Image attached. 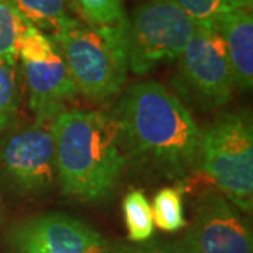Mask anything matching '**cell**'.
<instances>
[{
  "label": "cell",
  "instance_id": "19",
  "mask_svg": "<svg viewBox=\"0 0 253 253\" xmlns=\"http://www.w3.org/2000/svg\"><path fill=\"white\" fill-rule=\"evenodd\" d=\"M134 253H190L189 251H184L179 246L174 245H159L152 248H144L141 251H135Z\"/></svg>",
  "mask_w": 253,
  "mask_h": 253
},
{
  "label": "cell",
  "instance_id": "14",
  "mask_svg": "<svg viewBox=\"0 0 253 253\" xmlns=\"http://www.w3.org/2000/svg\"><path fill=\"white\" fill-rule=\"evenodd\" d=\"M154 225L165 232H176L186 225L181 191L176 187L161 189L151 206Z\"/></svg>",
  "mask_w": 253,
  "mask_h": 253
},
{
  "label": "cell",
  "instance_id": "7",
  "mask_svg": "<svg viewBox=\"0 0 253 253\" xmlns=\"http://www.w3.org/2000/svg\"><path fill=\"white\" fill-rule=\"evenodd\" d=\"M17 59L36 121H54L78 96L68 66L54 38L28 26L18 40Z\"/></svg>",
  "mask_w": 253,
  "mask_h": 253
},
{
  "label": "cell",
  "instance_id": "20",
  "mask_svg": "<svg viewBox=\"0 0 253 253\" xmlns=\"http://www.w3.org/2000/svg\"><path fill=\"white\" fill-rule=\"evenodd\" d=\"M228 4L232 9H244L252 11L253 0H228Z\"/></svg>",
  "mask_w": 253,
  "mask_h": 253
},
{
  "label": "cell",
  "instance_id": "8",
  "mask_svg": "<svg viewBox=\"0 0 253 253\" xmlns=\"http://www.w3.org/2000/svg\"><path fill=\"white\" fill-rule=\"evenodd\" d=\"M54 121H36L9 135L0 145V166L14 189L41 194L56 180Z\"/></svg>",
  "mask_w": 253,
  "mask_h": 253
},
{
  "label": "cell",
  "instance_id": "1",
  "mask_svg": "<svg viewBox=\"0 0 253 253\" xmlns=\"http://www.w3.org/2000/svg\"><path fill=\"white\" fill-rule=\"evenodd\" d=\"M126 148L172 176L199 166L203 131L177 96L158 82H141L123 94L113 113Z\"/></svg>",
  "mask_w": 253,
  "mask_h": 253
},
{
  "label": "cell",
  "instance_id": "13",
  "mask_svg": "<svg viewBox=\"0 0 253 253\" xmlns=\"http://www.w3.org/2000/svg\"><path fill=\"white\" fill-rule=\"evenodd\" d=\"M123 212L131 241L144 242L154 234L151 204L141 190H132L123 200Z\"/></svg>",
  "mask_w": 253,
  "mask_h": 253
},
{
  "label": "cell",
  "instance_id": "9",
  "mask_svg": "<svg viewBox=\"0 0 253 253\" xmlns=\"http://www.w3.org/2000/svg\"><path fill=\"white\" fill-rule=\"evenodd\" d=\"M13 253H109L107 241L89 224L65 214H42L11 226Z\"/></svg>",
  "mask_w": 253,
  "mask_h": 253
},
{
  "label": "cell",
  "instance_id": "10",
  "mask_svg": "<svg viewBox=\"0 0 253 253\" xmlns=\"http://www.w3.org/2000/svg\"><path fill=\"white\" fill-rule=\"evenodd\" d=\"M190 253H253L251 228L224 194L208 193L197 204Z\"/></svg>",
  "mask_w": 253,
  "mask_h": 253
},
{
  "label": "cell",
  "instance_id": "6",
  "mask_svg": "<svg viewBox=\"0 0 253 253\" xmlns=\"http://www.w3.org/2000/svg\"><path fill=\"white\" fill-rule=\"evenodd\" d=\"M196 24L173 0H148L128 18V65L145 75L179 59Z\"/></svg>",
  "mask_w": 253,
  "mask_h": 253
},
{
  "label": "cell",
  "instance_id": "2",
  "mask_svg": "<svg viewBox=\"0 0 253 253\" xmlns=\"http://www.w3.org/2000/svg\"><path fill=\"white\" fill-rule=\"evenodd\" d=\"M52 134L63 193L84 201L107 197L126 161L116 116L101 110H65L54 120Z\"/></svg>",
  "mask_w": 253,
  "mask_h": 253
},
{
  "label": "cell",
  "instance_id": "5",
  "mask_svg": "<svg viewBox=\"0 0 253 253\" xmlns=\"http://www.w3.org/2000/svg\"><path fill=\"white\" fill-rule=\"evenodd\" d=\"M174 86L203 110H218L232 99L236 83L224 38L212 26H196L179 56Z\"/></svg>",
  "mask_w": 253,
  "mask_h": 253
},
{
  "label": "cell",
  "instance_id": "18",
  "mask_svg": "<svg viewBox=\"0 0 253 253\" xmlns=\"http://www.w3.org/2000/svg\"><path fill=\"white\" fill-rule=\"evenodd\" d=\"M196 26H212L221 14L232 9L228 0H173Z\"/></svg>",
  "mask_w": 253,
  "mask_h": 253
},
{
  "label": "cell",
  "instance_id": "17",
  "mask_svg": "<svg viewBox=\"0 0 253 253\" xmlns=\"http://www.w3.org/2000/svg\"><path fill=\"white\" fill-rule=\"evenodd\" d=\"M24 27L11 0H0V58L17 61L18 40Z\"/></svg>",
  "mask_w": 253,
  "mask_h": 253
},
{
  "label": "cell",
  "instance_id": "3",
  "mask_svg": "<svg viewBox=\"0 0 253 253\" xmlns=\"http://www.w3.org/2000/svg\"><path fill=\"white\" fill-rule=\"evenodd\" d=\"M78 93L93 101L118 94L126 79L128 18L93 26L69 18L54 36Z\"/></svg>",
  "mask_w": 253,
  "mask_h": 253
},
{
  "label": "cell",
  "instance_id": "15",
  "mask_svg": "<svg viewBox=\"0 0 253 253\" xmlns=\"http://www.w3.org/2000/svg\"><path fill=\"white\" fill-rule=\"evenodd\" d=\"M20 101L17 61L0 58V132L16 118Z\"/></svg>",
  "mask_w": 253,
  "mask_h": 253
},
{
  "label": "cell",
  "instance_id": "16",
  "mask_svg": "<svg viewBox=\"0 0 253 253\" xmlns=\"http://www.w3.org/2000/svg\"><path fill=\"white\" fill-rule=\"evenodd\" d=\"M83 20L93 26L116 24L126 18L124 0H66Z\"/></svg>",
  "mask_w": 253,
  "mask_h": 253
},
{
  "label": "cell",
  "instance_id": "12",
  "mask_svg": "<svg viewBox=\"0 0 253 253\" xmlns=\"http://www.w3.org/2000/svg\"><path fill=\"white\" fill-rule=\"evenodd\" d=\"M23 21L49 36L62 27L71 18L66 11V0H11Z\"/></svg>",
  "mask_w": 253,
  "mask_h": 253
},
{
  "label": "cell",
  "instance_id": "4",
  "mask_svg": "<svg viewBox=\"0 0 253 253\" xmlns=\"http://www.w3.org/2000/svg\"><path fill=\"white\" fill-rule=\"evenodd\" d=\"M199 166L238 210L252 211L253 126L248 113H226L203 132Z\"/></svg>",
  "mask_w": 253,
  "mask_h": 253
},
{
  "label": "cell",
  "instance_id": "11",
  "mask_svg": "<svg viewBox=\"0 0 253 253\" xmlns=\"http://www.w3.org/2000/svg\"><path fill=\"white\" fill-rule=\"evenodd\" d=\"M224 38L236 86L249 91L253 84V17L252 11L229 9L214 24Z\"/></svg>",
  "mask_w": 253,
  "mask_h": 253
}]
</instances>
